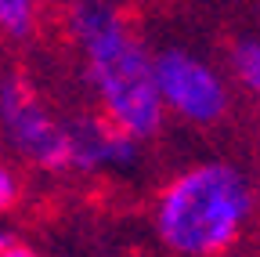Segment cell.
Returning <instances> with one entry per match:
<instances>
[{
  "label": "cell",
  "mask_w": 260,
  "mask_h": 257,
  "mask_svg": "<svg viewBox=\"0 0 260 257\" xmlns=\"http://www.w3.org/2000/svg\"><path fill=\"white\" fill-rule=\"evenodd\" d=\"M65 33L83 58L98 109L138 141L155 138L167 120L155 62L126 25L123 11L112 0H73L65 11Z\"/></svg>",
  "instance_id": "cell-1"
},
{
  "label": "cell",
  "mask_w": 260,
  "mask_h": 257,
  "mask_svg": "<svg viewBox=\"0 0 260 257\" xmlns=\"http://www.w3.org/2000/svg\"><path fill=\"white\" fill-rule=\"evenodd\" d=\"M253 217L249 178L224 159H206L162 185L155 232L181 257H217L232 250Z\"/></svg>",
  "instance_id": "cell-2"
},
{
  "label": "cell",
  "mask_w": 260,
  "mask_h": 257,
  "mask_svg": "<svg viewBox=\"0 0 260 257\" xmlns=\"http://www.w3.org/2000/svg\"><path fill=\"white\" fill-rule=\"evenodd\" d=\"M0 138L18 159L32 163L37 170H69L65 123L18 73L0 76Z\"/></svg>",
  "instance_id": "cell-3"
},
{
  "label": "cell",
  "mask_w": 260,
  "mask_h": 257,
  "mask_svg": "<svg viewBox=\"0 0 260 257\" xmlns=\"http://www.w3.org/2000/svg\"><path fill=\"white\" fill-rule=\"evenodd\" d=\"M152 62L167 112H174L191 127H213L228 116V109H232L228 83L203 54L188 47H162L152 54Z\"/></svg>",
  "instance_id": "cell-4"
},
{
  "label": "cell",
  "mask_w": 260,
  "mask_h": 257,
  "mask_svg": "<svg viewBox=\"0 0 260 257\" xmlns=\"http://www.w3.org/2000/svg\"><path fill=\"white\" fill-rule=\"evenodd\" d=\"M65 134H69V170H130L141 156V141L116 127L105 112L73 116L65 123Z\"/></svg>",
  "instance_id": "cell-5"
},
{
  "label": "cell",
  "mask_w": 260,
  "mask_h": 257,
  "mask_svg": "<svg viewBox=\"0 0 260 257\" xmlns=\"http://www.w3.org/2000/svg\"><path fill=\"white\" fill-rule=\"evenodd\" d=\"M232 73L239 80V87L249 94L260 109V37H249V40H239L232 47Z\"/></svg>",
  "instance_id": "cell-6"
},
{
  "label": "cell",
  "mask_w": 260,
  "mask_h": 257,
  "mask_svg": "<svg viewBox=\"0 0 260 257\" xmlns=\"http://www.w3.org/2000/svg\"><path fill=\"white\" fill-rule=\"evenodd\" d=\"M37 29V0H0V33L25 40Z\"/></svg>",
  "instance_id": "cell-7"
},
{
  "label": "cell",
  "mask_w": 260,
  "mask_h": 257,
  "mask_svg": "<svg viewBox=\"0 0 260 257\" xmlns=\"http://www.w3.org/2000/svg\"><path fill=\"white\" fill-rule=\"evenodd\" d=\"M18 196H22V178H18V170L8 163V159L0 156V214L11 210L18 203Z\"/></svg>",
  "instance_id": "cell-8"
},
{
  "label": "cell",
  "mask_w": 260,
  "mask_h": 257,
  "mask_svg": "<svg viewBox=\"0 0 260 257\" xmlns=\"http://www.w3.org/2000/svg\"><path fill=\"white\" fill-rule=\"evenodd\" d=\"M0 257H40L37 250H32V246H25V243H15L11 250H4V253H0Z\"/></svg>",
  "instance_id": "cell-9"
},
{
  "label": "cell",
  "mask_w": 260,
  "mask_h": 257,
  "mask_svg": "<svg viewBox=\"0 0 260 257\" xmlns=\"http://www.w3.org/2000/svg\"><path fill=\"white\" fill-rule=\"evenodd\" d=\"M18 239H15V232L11 229H4V224H0V253H4V250H11Z\"/></svg>",
  "instance_id": "cell-10"
}]
</instances>
